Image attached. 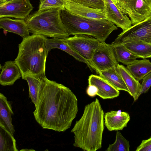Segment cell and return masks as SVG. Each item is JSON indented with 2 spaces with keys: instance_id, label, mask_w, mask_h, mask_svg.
<instances>
[{
  "instance_id": "1",
  "label": "cell",
  "mask_w": 151,
  "mask_h": 151,
  "mask_svg": "<svg viewBox=\"0 0 151 151\" xmlns=\"http://www.w3.org/2000/svg\"><path fill=\"white\" fill-rule=\"evenodd\" d=\"M35 108V118L43 129L64 132L77 116L78 101L68 88L45 77Z\"/></svg>"
},
{
  "instance_id": "2",
  "label": "cell",
  "mask_w": 151,
  "mask_h": 151,
  "mask_svg": "<svg viewBox=\"0 0 151 151\" xmlns=\"http://www.w3.org/2000/svg\"><path fill=\"white\" fill-rule=\"evenodd\" d=\"M104 115L97 98L86 105L82 116L71 131L74 135L73 146L86 151L100 149L104 128Z\"/></svg>"
},
{
  "instance_id": "3",
  "label": "cell",
  "mask_w": 151,
  "mask_h": 151,
  "mask_svg": "<svg viewBox=\"0 0 151 151\" xmlns=\"http://www.w3.org/2000/svg\"><path fill=\"white\" fill-rule=\"evenodd\" d=\"M47 38L41 35L32 34L23 38L19 44L18 54L14 61L20 70L22 79L28 76L40 79L46 77Z\"/></svg>"
},
{
  "instance_id": "4",
  "label": "cell",
  "mask_w": 151,
  "mask_h": 151,
  "mask_svg": "<svg viewBox=\"0 0 151 151\" xmlns=\"http://www.w3.org/2000/svg\"><path fill=\"white\" fill-rule=\"evenodd\" d=\"M61 17L69 35H84L93 37L100 42L105 41L117 27L107 19L83 17L72 14L65 8L61 11Z\"/></svg>"
},
{
  "instance_id": "5",
  "label": "cell",
  "mask_w": 151,
  "mask_h": 151,
  "mask_svg": "<svg viewBox=\"0 0 151 151\" xmlns=\"http://www.w3.org/2000/svg\"><path fill=\"white\" fill-rule=\"evenodd\" d=\"M63 9L38 10L29 15L24 20L30 33L61 39L69 37L70 35L61 17Z\"/></svg>"
},
{
  "instance_id": "6",
  "label": "cell",
  "mask_w": 151,
  "mask_h": 151,
  "mask_svg": "<svg viewBox=\"0 0 151 151\" xmlns=\"http://www.w3.org/2000/svg\"><path fill=\"white\" fill-rule=\"evenodd\" d=\"M114 3L129 16L132 25L151 17V0H117Z\"/></svg>"
},
{
  "instance_id": "7",
  "label": "cell",
  "mask_w": 151,
  "mask_h": 151,
  "mask_svg": "<svg viewBox=\"0 0 151 151\" xmlns=\"http://www.w3.org/2000/svg\"><path fill=\"white\" fill-rule=\"evenodd\" d=\"M133 41L151 44V17L122 31L111 45L122 44Z\"/></svg>"
},
{
  "instance_id": "8",
  "label": "cell",
  "mask_w": 151,
  "mask_h": 151,
  "mask_svg": "<svg viewBox=\"0 0 151 151\" xmlns=\"http://www.w3.org/2000/svg\"><path fill=\"white\" fill-rule=\"evenodd\" d=\"M64 40L73 50L88 63L90 68L94 70L92 60L100 42L93 37L84 35H74Z\"/></svg>"
},
{
  "instance_id": "9",
  "label": "cell",
  "mask_w": 151,
  "mask_h": 151,
  "mask_svg": "<svg viewBox=\"0 0 151 151\" xmlns=\"http://www.w3.org/2000/svg\"><path fill=\"white\" fill-rule=\"evenodd\" d=\"M118 64L111 44L105 42H100L92 60L94 70L99 74L101 71L116 66Z\"/></svg>"
},
{
  "instance_id": "10",
  "label": "cell",
  "mask_w": 151,
  "mask_h": 151,
  "mask_svg": "<svg viewBox=\"0 0 151 151\" xmlns=\"http://www.w3.org/2000/svg\"><path fill=\"white\" fill-rule=\"evenodd\" d=\"M33 9L29 0H11L0 3V18L25 19Z\"/></svg>"
},
{
  "instance_id": "11",
  "label": "cell",
  "mask_w": 151,
  "mask_h": 151,
  "mask_svg": "<svg viewBox=\"0 0 151 151\" xmlns=\"http://www.w3.org/2000/svg\"><path fill=\"white\" fill-rule=\"evenodd\" d=\"M104 11L107 19L125 31L132 26L131 20L111 0H104Z\"/></svg>"
},
{
  "instance_id": "12",
  "label": "cell",
  "mask_w": 151,
  "mask_h": 151,
  "mask_svg": "<svg viewBox=\"0 0 151 151\" xmlns=\"http://www.w3.org/2000/svg\"><path fill=\"white\" fill-rule=\"evenodd\" d=\"M65 8L71 13L80 17L96 19H107L104 10L87 6L65 0Z\"/></svg>"
},
{
  "instance_id": "13",
  "label": "cell",
  "mask_w": 151,
  "mask_h": 151,
  "mask_svg": "<svg viewBox=\"0 0 151 151\" xmlns=\"http://www.w3.org/2000/svg\"><path fill=\"white\" fill-rule=\"evenodd\" d=\"M104 119V124L109 131H118L127 126L130 116L128 113L119 110L105 113Z\"/></svg>"
},
{
  "instance_id": "14",
  "label": "cell",
  "mask_w": 151,
  "mask_h": 151,
  "mask_svg": "<svg viewBox=\"0 0 151 151\" xmlns=\"http://www.w3.org/2000/svg\"><path fill=\"white\" fill-rule=\"evenodd\" d=\"M88 83L89 85H93L97 88V95L104 99H112L119 96V91L99 76L90 75L88 78Z\"/></svg>"
},
{
  "instance_id": "15",
  "label": "cell",
  "mask_w": 151,
  "mask_h": 151,
  "mask_svg": "<svg viewBox=\"0 0 151 151\" xmlns=\"http://www.w3.org/2000/svg\"><path fill=\"white\" fill-rule=\"evenodd\" d=\"M0 28L19 35L23 38L29 35L30 32L24 19H13L7 17L0 18Z\"/></svg>"
},
{
  "instance_id": "16",
  "label": "cell",
  "mask_w": 151,
  "mask_h": 151,
  "mask_svg": "<svg viewBox=\"0 0 151 151\" xmlns=\"http://www.w3.org/2000/svg\"><path fill=\"white\" fill-rule=\"evenodd\" d=\"M0 68V84L2 86L12 85L22 77L20 70L14 61H7Z\"/></svg>"
},
{
  "instance_id": "17",
  "label": "cell",
  "mask_w": 151,
  "mask_h": 151,
  "mask_svg": "<svg viewBox=\"0 0 151 151\" xmlns=\"http://www.w3.org/2000/svg\"><path fill=\"white\" fill-rule=\"evenodd\" d=\"M116 69L128 88L129 93L133 97L134 101H136L140 95L141 84L134 78L126 67L118 64Z\"/></svg>"
},
{
  "instance_id": "18",
  "label": "cell",
  "mask_w": 151,
  "mask_h": 151,
  "mask_svg": "<svg viewBox=\"0 0 151 151\" xmlns=\"http://www.w3.org/2000/svg\"><path fill=\"white\" fill-rule=\"evenodd\" d=\"M14 113L12 104L6 97L0 93V122H2L13 135L15 132L14 127L12 123V116Z\"/></svg>"
},
{
  "instance_id": "19",
  "label": "cell",
  "mask_w": 151,
  "mask_h": 151,
  "mask_svg": "<svg viewBox=\"0 0 151 151\" xmlns=\"http://www.w3.org/2000/svg\"><path fill=\"white\" fill-rule=\"evenodd\" d=\"M46 45L48 53L53 49H60L72 56L76 60L86 64L90 68L88 63L83 58L73 50L64 39L58 38H47Z\"/></svg>"
},
{
  "instance_id": "20",
  "label": "cell",
  "mask_w": 151,
  "mask_h": 151,
  "mask_svg": "<svg viewBox=\"0 0 151 151\" xmlns=\"http://www.w3.org/2000/svg\"><path fill=\"white\" fill-rule=\"evenodd\" d=\"M99 76L106 80L117 90L129 93V91L122 77L117 70L116 66L100 72Z\"/></svg>"
},
{
  "instance_id": "21",
  "label": "cell",
  "mask_w": 151,
  "mask_h": 151,
  "mask_svg": "<svg viewBox=\"0 0 151 151\" xmlns=\"http://www.w3.org/2000/svg\"><path fill=\"white\" fill-rule=\"evenodd\" d=\"M126 67L134 78L139 81L151 72V62L146 59L136 60Z\"/></svg>"
},
{
  "instance_id": "22",
  "label": "cell",
  "mask_w": 151,
  "mask_h": 151,
  "mask_svg": "<svg viewBox=\"0 0 151 151\" xmlns=\"http://www.w3.org/2000/svg\"><path fill=\"white\" fill-rule=\"evenodd\" d=\"M122 45L138 58H151V44L133 41L127 42Z\"/></svg>"
},
{
  "instance_id": "23",
  "label": "cell",
  "mask_w": 151,
  "mask_h": 151,
  "mask_svg": "<svg viewBox=\"0 0 151 151\" xmlns=\"http://www.w3.org/2000/svg\"><path fill=\"white\" fill-rule=\"evenodd\" d=\"M14 136L0 122V151H17Z\"/></svg>"
},
{
  "instance_id": "24",
  "label": "cell",
  "mask_w": 151,
  "mask_h": 151,
  "mask_svg": "<svg viewBox=\"0 0 151 151\" xmlns=\"http://www.w3.org/2000/svg\"><path fill=\"white\" fill-rule=\"evenodd\" d=\"M44 78L40 79L28 76L24 79L27 82L29 88V97L35 106L37 104L40 93L44 85Z\"/></svg>"
},
{
  "instance_id": "25",
  "label": "cell",
  "mask_w": 151,
  "mask_h": 151,
  "mask_svg": "<svg viewBox=\"0 0 151 151\" xmlns=\"http://www.w3.org/2000/svg\"><path fill=\"white\" fill-rule=\"evenodd\" d=\"M111 45L118 62L128 65L133 63L138 58L122 44Z\"/></svg>"
},
{
  "instance_id": "26",
  "label": "cell",
  "mask_w": 151,
  "mask_h": 151,
  "mask_svg": "<svg viewBox=\"0 0 151 151\" xmlns=\"http://www.w3.org/2000/svg\"><path fill=\"white\" fill-rule=\"evenodd\" d=\"M130 145L129 142L122 135L120 132L117 131L115 140L112 144L109 145L106 150V151H129Z\"/></svg>"
},
{
  "instance_id": "27",
  "label": "cell",
  "mask_w": 151,
  "mask_h": 151,
  "mask_svg": "<svg viewBox=\"0 0 151 151\" xmlns=\"http://www.w3.org/2000/svg\"><path fill=\"white\" fill-rule=\"evenodd\" d=\"M65 0H40L38 10L56 8H65Z\"/></svg>"
},
{
  "instance_id": "28",
  "label": "cell",
  "mask_w": 151,
  "mask_h": 151,
  "mask_svg": "<svg viewBox=\"0 0 151 151\" xmlns=\"http://www.w3.org/2000/svg\"><path fill=\"white\" fill-rule=\"evenodd\" d=\"M85 6L104 11V0H68Z\"/></svg>"
},
{
  "instance_id": "29",
  "label": "cell",
  "mask_w": 151,
  "mask_h": 151,
  "mask_svg": "<svg viewBox=\"0 0 151 151\" xmlns=\"http://www.w3.org/2000/svg\"><path fill=\"white\" fill-rule=\"evenodd\" d=\"M142 80L140 95L147 92L151 86V72L145 76Z\"/></svg>"
},
{
  "instance_id": "30",
  "label": "cell",
  "mask_w": 151,
  "mask_h": 151,
  "mask_svg": "<svg viewBox=\"0 0 151 151\" xmlns=\"http://www.w3.org/2000/svg\"><path fill=\"white\" fill-rule=\"evenodd\" d=\"M136 151H151V137L147 139L142 140Z\"/></svg>"
},
{
  "instance_id": "31",
  "label": "cell",
  "mask_w": 151,
  "mask_h": 151,
  "mask_svg": "<svg viewBox=\"0 0 151 151\" xmlns=\"http://www.w3.org/2000/svg\"><path fill=\"white\" fill-rule=\"evenodd\" d=\"M98 91V89L96 86L93 85H88L86 90V92L89 96L94 97L97 95Z\"/></svg>"
},
{
  "instance_id": "32",
  "label": "cell",
  "mask_w": 151,
  "mask_h": 151,
  "mask_svg": "<svg viewBox=\"0 0 151 151\" xmlns=\"http://www.w3.org/2000/svg\"><path fill=\"white\" fill-rule=\"evenodd\" d=\"M6 2V0H0V3Z\"/></svg>"
},
{
  "instance_id": "33",
  "label": "cell",
  "mask_w": 151,
  "mask_h": 151,
  "mask_svg": "<svg viewBox=\"0 0 151 151\" xmlns=\"http://www.w3.org/2000/svg\"><path fill=\"white\" fill-rule=\"evenodd\" d=\"M111 0L114 3H116V2L117 1V0Z\"/></svg>"
},
{
  "instance_id": "34",
  "label": "cell",
  "mask_w": 151,
  "mask_h": 151,
  "mask_svg": "<svg viewBox=\"0 0 151 151\" xmlns=\"http://www.w3.org/2000/svg\"><path fill=\"white\" fill-rule=\"evenodd\" d=\"M11 0H6V1H11Z\"/></svg>"
}]
</instances>
